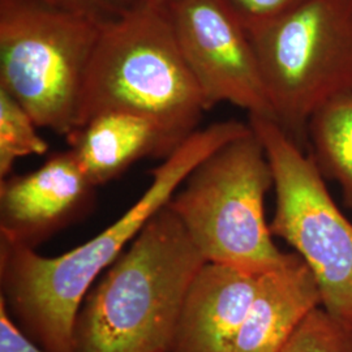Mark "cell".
<instances>
[{
  "instance_id": "6da1fadb",
  "label": "cell",
  "mask_w": 352,
  "mask_h": 352,
  "mask_svg": "<svg viewBox=\"0 0 352 352\" xmlns=\"http://www.w3.org/2000/svg\"><path fill=\"white\" fill-rule=\"evenodd\" d=\"M250 131V124L238 120L197 129L151 170L149 187L126 213L64 254L46 257L0 238V298L26 336L47 352H75L76 316L96 279L168 204L197 164Z\"/></svg>"
},
{
  "instance_id": "7a4b0ae2",
  "label": "cell",
  "mask_w": 352,
  "mask_h": 352,
  "mask_svg": "<svg viewBox=\"0 0 352 352\" xmlns=\"http://www.w3.org/2000/svg\"><path fill=\"white\" fill-rule=\"evenodd\" d=\"M205 257L168 205L89 289L76 316L75 352H168Z\"/></svg>"
},
{
  "instance_id": "3957f363",
  "label": "cell",
  "mask_w": 352,
  "mask_h": 352,
  "mask_svg": "<svg viewBox=\"0 0 352 352\" xmlns=\"http://www.w3.org/2000/svg\"><path fill=\"white\" fill-rule=\"evenodd\" d=\"M113 111L151 120L171 151L197 131L202 113L208 111L161 3L145 0L101 26L76 128Z\"/></svg>"
},
{
  "instance_id": "277c9868",
  "label": "cell",
  "mask_w": 352,
  "mask_h": 352,
  "mask_svg": "<svg viewBox=\"0 0 352 352\" xmlns=\"http://www.w3.org/2000/svg\"><path fill=\"white\" fill-rule=\"evenodd\" d=\"M273 186L264 145L251 129L197 164L167 205L206 263L260 276L292 256L278 250L265 217Z\"/></svg>"
},
{
  "instance_id": "5b68a950",
  "label": "cell",
  "mask_w": 352,
  "mask_h": 352,
  "mask_svg": "<svg viewBox=\"0 0 352 352\" xmlns=\"http://www.w3.org/2000/svg\"><path fill=\"white\" fill-rule=\"evenodd\" d=\"M248 33L274 122L302 145L312 113L352 88V0H304Z\"/></svg>"
},
{
  "instance_id": "8992f818",
  "label": "cell",
  "mask_w": 352,
  "mask_h": 352,
  "mask_svg": "<svg viewBox=\"0 0 352 352\" xmlns=\"http://www.w3.org/2000/svg\"><path fill=\"white\" fill-rule=\"evenodd\" d=\"M101 26L41 0H0V88L39 128L75 131Z\"/></svg>"
},
{
  "instance_id": "52a82bcc",
  "label": "cell",
  "mask_w": 352,
  "mask_h": 352,
  "mask_svg": "<svg viewBox=\"0 0 352 352\" xmlns=\"http://www.w3.org/2000/svg\"><path fill=\"white\" fill-rule=\"evenodd\" d=\"M272 166L273 236L285 240L311 269L329 314L352 322V222L340 212L312 155L274 122L250 116Z\"/></svg>"
},
{
  "instance_id": "ba28073f",
  "label": "cell",
  "mask_w": 352,
  "mask_h": 352,
  "mask_svg": "<svg viewBox=\"0 0 352 352\" xmlns=\"http://www.w3.org/2000/svg\"><path fill=\"white\" fill-rule=\"evenodd\" d=\"M180 52L206 110L231 103L274 120L247 28L225 0H166Z\"/></svg>"
},
{
  "instance_id": "9c48e42d",
  "label": "cell",
  "mask_w": 352,
  "mask_h": 352,
  "mask_svg": "<svg viewBox=\"0 0 352 352\" xmlns=\"http://www.w3.org/2000/svg\"><path fill=\"white\" fill-rule=\"evenodd\" d=\"M96 186L71 149L37 170L0 180V238L36 250L88 213Z\"/></svg>"
},
{
  "instance_id": "30bf717a",
  "label": "cell",
  "mask_w": 352,
  "mask_h": 352,
  "mask_svg": "<svg viewBox=\"0 0 352 352\" xmlns=\"http://www.w3.org/2000/svg\"><path fill=\"white\" fill-rule=\"evenodd\" d=\"M258 276L206 263L189 286L168 352H234Z\"/></svg>"
},
{
  "instance_id": "8fae6325",
  "label": "cell",
  "mask_w": 352,
  "mask_h": 352,
  "mask_svg": "<svg viewBox=\"0 0 352 352\" xmlns=\"http://www.w3.org/2000/svg\"><path fill=\"white\" fill-rule=\"evenodd\" d=\"M321 305L315 277L295 252L257 278L250 311L234 352H282L302 320Z\"/></svg>"
},
{
  "instance_id": "7c38bea8",
  "label": "cell",
  "mask_w": 352,
  "mask_h": 352,
  "mask_svg": "<svg viewBox=\"0 0 352 352\" xmlns=\"http://www.w3.org/2000/svg\"><path fill=\"white\" fill-rule=\"evenodd\" d=\"M69 149L89 180L102 186L145 157H164L170 149L162 131L136 113H101L68 136Z\"/></svg>"
},
{
  "instance_id": "4fadbf2b",
  "label": "cell",
  "mask_w": 352,
  "mask_h": 352,
  "mask_svg": "<svg viewBox=\"0 0 352 352\" xmlns=\"http://www.w3.org/2000/svg\"><path fill=\"white\" fill-rule=\"evenodd\" d=\"M305 139L325 179L334 180L352 209V88L320 106L309 118Z\"/></svg>"
},
{
  "instance_id": "5bb4252c",
  "label": "cell",
  "mask_w": 352,
  "mask_h": 352,
  "mask_svg": "<svg viewBox=\"0 0 352 352\" xmlns=\"http://www.w3.org/2000/svg\"><path fill=\"white\" fill-rule=\"evenodd\" d=\"M30 113L0 88V180L12 175L13 164L29 155H43L49 144Z\"/></svg>"
},
{
  "instance_id": "9a60e30c",
  "label": "cell",
  "mask_w": 352,
  "mask_h": 352,
  "mask_svg": "<svg viewBox=\"0 0 352 352\" xmlns=\"http://www.w3.org/2000/svg\"><path fill=\"white\" fill-rule=\"evenodd\" d=\"M282 352H352V322L320 305L302 320Z\"/></svg>"
},
{
  "instance_id": "2e32d148",
  "label": "cell",
  "mask_w": 352,
  "mask_h": 352,
  "mask_svg": "<svg viewBox=\"0 0 352 352\" xmlns=\"http://www.w3.org/2000/svg\"><path fill=\"white\" fill-rule=\"evenodd\" d=\"M56 8L76 13L96 21L100 25L123 17L145 0H41Z\"/></svg>"
},
{
  "instance_id": "e0dca14e",
  "label": "cell",
  "mask_w": 352,
  "mask_h": 352,
  "mask_svg": "<svg viewBox=\"0 0 352 352\" xmlns=\"http://www.w3.org/2000/svg\"><path fill=\"white\" fill-rule=\"evenodd\" d=\"M227 6L248 29L289 11L304 0H225Z\"/></svg>"
},
{
  "instance_id": "ac0fdd59",
  "label": "cell",
  "mask_w": 352,
  "mask_h": 352,
  "mask_svg": "<svg viewBox=\"0 0 352 352\" xmlns=\"http://www.w3.org/2000/svg\"><path fill=\"white\" fill-rule=\"evenodd\" d=\"M0 352H47L32 338L12 318L4 300L0 298Z\"/></svg>"
},
{
  "instance_id": "d6986e66",
  "label": "cell",
  "mask_w": 352,
  "mask_h": 352,
  "mask_svg": "<svg viewBox=\"0 0 352 352\" xmlns=\"http://www.w3.org/2000/svg\"><path fill=\"white\" fill-rule=\"evenodd\" d=\"M153 1H157V3H161V4H164V1H166V0H153Z\"/></svg>"
}]
</instances>
